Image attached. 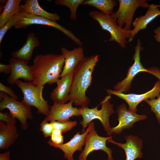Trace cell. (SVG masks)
<instances>
[{
  "label": "cell",
  "mask_w": 160,
  "mask_h": 160,
  "mask_svg": "<svg viewBox=\"0 0 160 160\" xmlns=\"http://www.w3.org/2000/svg\"><path fill=\"white\" fill-rule=\"evenodd\" d=\"M108 95H113L124 100L129 106L128 109L136 113L137 107L143 101L155 99L160 94V81L158 80L155 84L153 88L150 91L142 94H124L110 89H106Z\"/></svg>",
  "instance_id": "cell-12"
},
{
  "label": "cell",
  "mask_w": 160,
  "mask_h": 160,
  "mask_svg": "<svg viewBox=\"0 0 160 160\" xmlns=\"http://www.w3.org/2000/svg\"><path fill=\"white\" fill-rule=\"evenodd\" d=\"M72 72L61 77L57 81V86L53 89L49 96L53 102L64 104L69 101L72 80Z\"/></svg>",
  "instance_id": "cell-17"
},
{
  "label": "cell",
  "mask_w": 160,
  "mask_h": 160,
  "mask_svg": "<svg viewBox=\"0 0 160 160\" xmlns=\"http://www.w3.org/2000/svg\"><path fill=\"white\" fill-rule=\"evenodd\" d=\"M54 129L53 124L45 120H44L40 124V129L45 138L51 136Z\"/></svg>",
  "instance_id": "cell-29"
},
{
  "label": "cell",
  "mask_w": 160,
  "mask_h": 160,
  "mask_svg": "<svg viewBox=\"0 0 160 160\" xmlns=\"http://www.w3.org/2000/svg\"><path fill=\"white\" fill-rule=\"evenodd\" d=\"M33 24L47 25L59 30L70 38L79 46L82 47L81 40L76 37L72 32L58 23L46 18L29 15L20 12L17 20L14 26L16 29L26 28L28 26Z\"/></svg>",
  "instance_id": "cell-7"
},
{
  "label": "cell",
  "mask_w": 160,
  "mask_h": 160,
  "mask_svg": "<svg viewBox=\"0 0 160 160\" xmlns=\"http://www.w3.org/2000/svg\"><path fill=\"white\" fill-rule=\"evenodd\" d=\"M140 39L135 47V53L132 57L134 63L128 70L126 77L122 81L118 82L114 87V90L124 93L129 91L132 81L138 73L142 72H147V69L144 68L140 62V52L143 50Z\"/></svg>",
  "instance_id": "cell-9"
},
{
  "label": "cell",
  "mask_w": 160,
  "mask_h": 160,
  "mask_svg": "<svg viewBox=\"0 0 160 160\" xmlns=\"http://www.w3.org/2000/svg\"><path fill=\"white\" fill-rule=\"evenodd\" d=\"M62 133L61 131L59 129H54L53 130L52 135H54L58 136L61 135Z\"/></svg>",
  "instance_id": "cell-37"
},
{
  "label": "cell",
  "mask_w": 160,
  "mask_h": 160,
  "mask_svg": "<svg viewBox=\"0 0 160 160\" xmlns=\"http://www.w3.org/2000/svg\"><path fill=\"white\" fill-rule=\"evenodd\" d=\"M154 33L155 34L154 38L155 40L160 43V26L154 30Z\"/></svg>",
  "instance_id": "cell-35"
},
{
  "label": "cell",
  "mask_w": 160,
  "mask_h": 160,
  "mask_svg": "<svg viewBox=\"0 0 160 160\" xmlns=\"http://www.w3.org/2000/svg\"><path fill=\"white\" fill-rule=\"evenodd\" d=\"M20 12L43 17L54 21L59 20L60 18L56 13L49 12L41 7L37 0H26L24 4L20 5Z\"/></svg>",
  "instance_id": "cell-21"
},
{
  "label": "cell",
  "mask_w": 160,
  "mask_h": 160,
  "mask_svg": "<svg viewBox=\"0 0 160 160\" xmlns=\"http://www.w3.org/2000/svg\"><path fill=\"white\" fill-rule=\"evenodd\" d=\"M99 55L84 57L72 72V80L68 97L69 101L81 108L88 107L90 100L86 92L92 83V73Z\"/></svg>",
  "instance_id": "cell-1"
},
{
  "label": "cell",
  "mask_w": 160,
  "mask_h": 160,
  "mask_svg": "<svg viewBox=\"0 0 160 160\" xmlns=\"http://www.w3.org/2000/svg\"><path fill=\"white\" fill-rule=\"evenodd\" d=\"M19 12L12 17L5 25L0 28V44L7 31L13 26L17 20Z\"/></svg>",
  "instance_id": "cell-28"
},
{
  "label": "cell",
  "mask_w": 160,
  "mask_h": 160,
  "mask_svg": "<svg viewBox=\"0 0 160 160\" xmlns=\"http://www.w3.org/2000/svg\"><path fill=\"white\" fill-rule=\"evenodd\" d=\"M144 101L150 106L151 111L155 113L160 125V94L156 99L147 100Z\"/></svg>",
  "instance_id": "cell-27"
},
{
  "label": "cell",
  "mask_w": 160,
  "mask_h": 160,
  "mask_svg": "<svg viewBox=\"0 0 160 160\" xmlns=\"http://www.w3.org/2000/svg\"><path fill=\"white\" fill-rule=\"evenodd\" d=\"M159 15L160 10L159 7L156 5H149L145 15L136 18L133 21L132 25L134 28L131 30V36L128 42H131L140 31L146 29L148 24Z\"/></svg>",
  "instance_id": "cell-19"
},
{
  "label": "cell",
  "mask_w": 160,
  "mask_h": 160,
  "mask_svg": "<svg viewBox=\"0 0 160 160\" xmlns=\"http://www.w3.org/2000/svg\"><path fill=\"white\" fill-rule=\"evenodd\" d=\"M84 0H57L55 3L57 5H63L68 7L70 11L69 18L76 20L77 19L76 11L79 6L81 4Z\"/></svg>",
  "instance_id": "cell-25"
},
{
  "label": "cell",
  "mask_w": 160,
  "mask_h": 160,
  "mask_svg": "<svg viewBox=\"0 0 160 160\" xmlns=\"http://www.w3.org/2000/svg\"><path fill=\"white\" fill-rule=\"evenodd\" d=\"M73 103L71 101L64 104L53 102V105L50 106L48 115L44 118V120L48 122H63L69 120L70 118L73 116H81L80 108L73 107Z\"/></svg>",
  "instance_id": "cell-14"
},
{
  "label": "cell",
  "mask_w": 160,
  "mask_h": 160,
  "mask_svg": "<svg viewBox=\"0 0 160 160\" xmlns=\"http://www.w3.org/2000/svg\"><path fill=\"white\" fill-rule=\"evenodd\" d=\"M53 125L54 129L60 130L62 133L71 130L77 125L76 121H67L63 122L52 121L50 122Z\"/></svg>",
  "instance_id": "cell-26"
},
{
  "label": "cell",
  "mask_w": 160,
  "mask_h": 160,
  "mask_svg": "<svg viewBox=\"0 0 160 160\" xmlns=\"http://www.w3.org/2000/svg\"><path fill=\"white\" fill-rule=\"evenodd\" d=\"M49 140L54 143L57 144H62L63 142V137L61 135H51Z\"/></svg>",
  "instance_id": "cell-34"
},
{
  "label": "cell",
  "mask_w": 160,
  "mask_h": 160,
  "mask_svg": "<svg viewBox=\"0 0 160 160\" xmlns=\"http://www.w3.org/2000/svg\"><path fill=\"white\" fill-rule=\"evenodd\" d=\"M65 59L61 54L53 53L36 55L30 65L33 81L39 85L44 86L56 83L60 77Z\"/></svg>",
  "instance_id": "cell-2"
},
{
  "label": "cell",
  "mask_w": 160,
  "mask_h": 160,
  "mask_svg": "<svg viewBox=\"0 0 160 160\" xmlns=\"http://www.w3.org/2000/svg\"><path fill=\"white\" fill-rule=\"evenodd\" d=\"M108 160H114L113 159V158L112 157L111 158H108Z\"/></svg>",
  "instance_id": "cell-38"
},
{
  "label": "cell",
  "mask_w": 160,
  "mask_h": 160,
  "mask_svg": "<svg viewBox=\"0 0 160 160\" xmlns=\"http://www.w3.org/2000/svg\"><path fill=\"white\" fill-rule=\"evenodd\" d=\"M11 71V67L10 64H5L0 63V73L3 72L6 74H10Z\"/></svg>",
  "instance_id": "cell-33"
},
{
  "label": "cell",
  "mask_w": 160,
  "mask_h": 160,
  "mask_svg": "<svg viewBox=\"0 0 160 160\" xmlns=\"http://www.w3.org/2000/svg\"><path fill=\"white\" fill-rule=\"evenodd\" d=\"M21 0H8L0 15V27L4 25L12 17L20 12Z\"/></svg>",
  "instance_id": "cell-23"
},
{
  "label": "cell",
  "mask_w": 160,
  "mask_h": 160,
  "mask_svg": "<svg viewBox=\"0 0 160 160\" xmlns=\"http://www.w3.org/2000/svg\"><path fill=\"white\" fill-rule=\"evenodd\" d=\"M111 98V95H108L101 100L100 104L102 105V108L99 110L98 109V106L92 108L88 107L80 108L82 118L79 123L82 127V133L85 132V129L91 122L96 119L100 121L107 134L110 136L111 135L112 127L110 124L109 118L115 111L113 105L109 101Z\"/></svg>",
  "instance_id": "cell-3"
},
{
  "label": "cell",
  "mask_w": 160,
  "mask_h": 160,
  "mask_svg": "<svg viewBox=\"0 0 160 160\" xmlns=\"http://www.w3.org/2000/svg\"><path fill=\"white\" fill-rule=\"evenodd\" d=\"M116 112L118 115L117 120L118 124L112 127V133L119 134L125 129L133 127L135 122L145 120L147 116L145 115H139L136 113L129 110L125 103H122L117 108Z\"/></svg>",
  "instance_id": "cell-13"
},
{
  "label": "cell",
  "mask_w": 160,
  "mask_h": 160,
  "mask_svg": "<svg viewBox=\"0 0 160 160\" xmlns=\"http://www.w3.org/2000/svg\"><path fill=\"white\" fill-rule=\"evenodd\" d=\"M126 140L125 143L116 142L112 139H109L107 142L115 144L122 148L125 153V160H135L137 158H142L143 153L141 151L143 147L142 140L137 136L132 135H126L124 137Z\"/></svg>",
  "instance_id": "cell-16"
},
{
  "label": "cell",
  "mask_w": 160,
  "mask_h": 160,
  "mask_svg": "<svg viewBox=\"0 0 160 160\" xmlns=\"http://www.w3.org/2000/svg\"><path fill=\"white\" fill-rule=\"evenodd\" d=\"M112 138V136L103 137L99 135L95 128L87 135L85 139L84 147L80 154L78 160H87L88 155L95 151H103L107 155L108 158L112 157V151L106 145V142Z\"/></svg>",
  "instance_id": "cell-11"
},
{
  "label": "cell",
  "mask_w": 160,
  "mask_h": 160,
  "mask_svg": "<svg viewBox=\"0 0 160 160\" xmlns=\"http://www.w3.org/2000/svg\"><path fill=\"white\" fill-rule=\"evenodd\" d=\"M89 15L91 18L97 21L102 29L109 32L111 35L109 41H115L119 46L125 48L127 43V39L130 38L131 31L119 26L116 21L110 15L106 14L96 10L90 11Z\"/></svg>",
  "instance_id": "cell-4"
},
{
  "label": "cell",
  "mask_w": 160,
  "mask_h": 160,
  "mask_svg": "<svg viewBox=\"0 0 160 160\" xmlns=\"http://www.w3.org/2000/svg\"><path fill=\"white\" fill-rule=\"evenodd\" d=\"M156 6L157 7H158L159 8V7H160V4L158 5H156Z\"/></svg>",
  "instance_id": "cell-39"
},
{
  "label": "cell",
  "mask_w": 160,
  "mask_h": 160,
  "mask_svg": "<svg viewBox=\"0 0 160 160\" xmlns=\"http://www.w3.org/2000/svg\"><path fill=\"white\" fill-rule=\"evenodd\" d=\"M117 3L115 0H84L81 5L91 6L103 13L111 15Z\"/></svg>",
  "instance_id": "cell-24"
},
{
  "label": "cell",
  "mask_w": 160,
  "mask_h": 160,
  "mask_svg": "<svg viewBox=\"0 0 160 160\" xmlns=\"http://www.w3.org/2000/svg\"><path fill=\"white\" fill-rule=\"evenodd\" d=\"M8 109L16 118L20 122L21 127L23 130H26L28 127L27 120L33 119V115L31 106L14 99L7 94L0 92V110L3 111Z\"/></svg>",
  "instance_id": "cell-6"
},
{
  "label": "cell",
  "mask_w": 160,
  "mask_h": 160,
  "mask_svg": "<svg viewBox=\"0 0 160 160\" xmlns=\"http://www.w3.org/2000/svg\"><path fill=\"white\" fill-rule=\"evenodd\" d=\"M95 128V123L91 122L89 124L85 132L80 133L78 132L68 142L62 144L54 143L50 140L48 141V144L51 146L58 148L64 153V156L67 160H74L73 155L77 151L81 152L82 148L84 145L86 137L88 134L93 128Z\"/></svg>",
  "instance_id": "cell-10"
},
{
  "label": "cell",
  "mask_w": 160,
  "mask_h": 160,
  "mask_svg": "<svg viewBox=\"0 0 160 160\" xmlns=\"http://www.w3.org/2000/svg\"><path fill=\"white\" fill-rule=\"evenodd\" d=\"M15 84L23 93L22 101L23 103L35 107L38 109V113L42 115L46 116L48 115L50 106L43 97L44 86L37 85L33 81L23 82L19 79Z\"/></svg>",
  "instance_id": "cell-5"
},
{
  "label": "cell",
  "mask_w": 160,
  "mask_h": 160,
  "mask_svg": "<svg viewBox=\"0 0 160 160\" xmlns=\"http://www.w3.org/2000/svg\"><path fill=\"white\" fill-rule=\"evenodd\" d=\"M119 7L115 12L111 15L118 25L127 30H131L133 18L135 11L139 7L148 8L149 4L146 0H118Z\"/></svg>",
  "instance_id": "cell-8"
},
{
  "label": "cell",
  "mask_w": 160,
  "mask_h": 160,
  "mask_svg": "<svg viewBox=\"0 0 160 160\" xmlns=\"http://www.w3.org/2000/svg\"><path fill=\"white\" fill-rule=\"evenodd\" d=\"M61 55L65 59L64 64L60 75L61 77L72 72L79 62L84 57V49L79 46L71 50L65 47L60 49Z\"/></svg>",
  "instance_id": "cell-18"
},
{
  "label": "cell",
  "mask_w": 160,
  "mask_h": 160,
  "mask_svg": "<svg viewBox=\"0 0 160 160\" xmlns=\"http://www.w3.org/2000/svg\"><path fill=\"white\" fill-rule=\"evenodd\" d=\"M0 91L7 94L14 99L17 100L19 99L18 96L14 93L11 87L6 86L1 82L0 83Z\"/></svg>",
  "instance_id": "cell-31"
},
{
  "label": "cell",
  "mask_w": 160,
  "mask_h": 160,
  "mask_svg": "<svg viewBox=\"0 0 160 160\" xmlns=\"http://www.w3.org/2000/svg\"><path fill=\"white\" fill-rule=\"evenodd\" d=\"M19 134L15 125L6 124L0 121V148L7 149L18 138Z\"/></svg>",
  "instance_id": "cell-22"
},
{
  "label": "cell",
  "mask_w": 160,
  "mask_h": 160,
  "mask_svg": "<svg viewBox=\"0 0 160 160\" xmlns=\"http://www.w3.org/2000/svg\"><path fill=\"white\" fill-rule=\"evenodd\" d=\"M40 42L34 32L29 33L25 43L18 50L12 52L11 55L13 57L28 62L32 57L34 49L40 45Z\"/></svg>",
  "instance_id": "cell-20"
},
{
  "label": "cell",
  "mask_w": 160,
  "mask_h": 160,
  "mask_svg": "<svg viewBox=\"0 0 160 160\" xmlns=\"http://www.w3.org/2000/svg\"><path fill=\"white\" fill-rule=\"evenodd\" d=\"M147 72L152 74L157 78L160 81V69L153 67L147 68Z\"/></svg>",
  "instance_id": "cell-32"
},
{
  "label": "cell",
  "mask_w": 160,
  "mask_h": 160,
  "mask_svg": "<svg viewBox=\"0 0 160 160\" xmlns=\"http://www.w3.org/2000/svg\"><path fill=\"white\" fill-rule=\"evenodd\" d=\"M10 152L7 151L4 153L0 154V160H10Z\"/></svg>",
  "instance_id": "cell-36"
},
{
  "label": "cell",
  "mask_w": 160,
  "mask_h": 160,
  "mask_svg": "<svg viewBox=\"0 0 160 160\" xmlns=\"http://www.w3.org/2000/svg\"><path fill=\"white\" fill-rule=\"evenodd\" d=\"M0 121H2L6 124L15 125L16 123V118L10 112H0Z\"/></svg>",
  "instance_id": "cell-30"
},
{
  "label": "cell",
  "mask_w": 160,
  "mask_h": 160,
  "mask_svg": "<svg viewBox=\"0 0 160 160\" xmlns=\"http://www.w3.org/2000/svg\"><path fill=\"white\" fill-rule=\"evenodd\" d=\"M8 61L11 67V73L7 79L8 84L12 85L19 79H23L27 82L33 81L30 65H28V62L13 57L10 58Z\"/></svg>",
  "instance_id": "cell-15"
}]
</instances>
